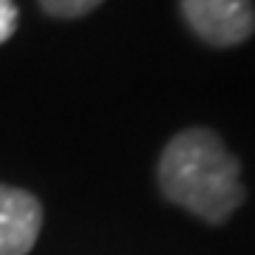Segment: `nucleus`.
Segmentation results:
<instances>
[{"label":"nucleus","mask_w":255,"mask_h":255,"mask_svg":"<svg viewBox=\"0 0 255 255\" xmlns=\"http://www.w3.org/2000/svg\"><path fill=\"white\" fill-rule=\"evenodd\" d=\"M159 184L173 204L210 224L230 219L244 201L236 156L207 128H190L170 139L159 159Z\"/></svg>","instance_id":"obj_1"},{"label":"nucleus","mask_w":255,"mask_h":255,"mask_svg":"<svg viewBox=\"0 0 255 255\" xmlns=\"http://www.w3.org/2000/svg\"><path fill=\"white\" fill-rule=\"evenodd\" d=\"M184 20L213 46H238L255 31L250 0H182Z\"/></svg>","instance_id":"obj_2"},{"label":"nucleus","mask_w":255,"mask_h":255,"mask_svg":"<svg viewBox=\"0 0 255 255\" xmlns=\"http://www.w3.org/2000/svg\"><path fill=\"white\" fill-rule=\"evenodd\" d=\"M17 28V6L11 0H0V43H6Z\"/></svg>","instance_id":"obj_5"},{"label":"nucleus","mask_w":255,"mask_h":255,"mask_svg":"<svg viewBox=\"0 0 255 255\" xmlns=\"http://www.w3.org/2000/svg\"><path fill=\"white\" fill-rule=\"evenodd\" d=\"M102 0H40V6L51 14V17H80L97 9Z\"/></svg>","instance_id":"obj_4"},{"label":"nucleus","mask_w":255,"mask_h":255,"mask_svg":"<svg viewBox=\"0 0 255 255\" xmlns=\"http://www.w3.org/2000/svg\"><path fill=\"white\" fill-rule=\"evenodd\" d=\"M43 210L26 190L0 184V255H28L40 236Z\"/></svg>","instance_id":"obj_3"}]
</instances>
